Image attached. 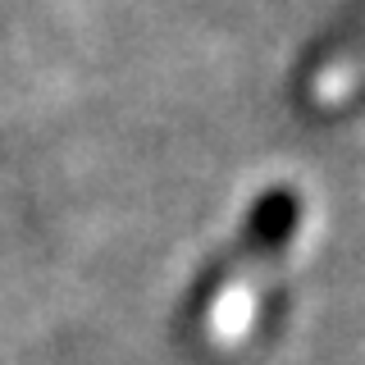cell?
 <instances>
[{"label": "cell", "mask_w": 365, "mask_h": 365, "mask_svg": "<svg viewBox=\"0 0 365 365\" xmlns=\"http://www.w3.org/2000/svg\"><path fill=\"white\" fill-rule=\"evenodd\" d=\"M297 224H302V197L292 187L265 192V197L251 205V215H247L242 233L233 237V247L201 274V283L192 288L178 324L187 334H215L233 311H242L251 288H260V279L274 269L283 247L292 242Z\"/></svg>", "instance_id": "obj_1"}, {"label": "cell", "mask_w": 365, "mask_h": 365, "mask_svg": "<svg viewBox=\"0 0 365 365\" xmlns=\"http://www.w3.org/2000/svg\"><path fill=\"white\" fill-rule=\"evenodd\" d=\"M365 68V0H342L338 19L324 28V37L315 41L311 60H306V96L329 101L342 87H351Z\"/></svg>", "instance_id": "obj_2"}]
</instances>
